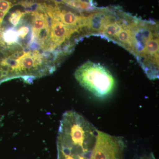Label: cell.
Segmentation results:
<instances>
[{
	"label": "cell",
	"instance_id": "6da1fadb",
	"mask_svg": "<svg viewBox=\"0 0 159 159\" xmlns=\"http://www.w3.org/2000/svg\"><path fill=\"white\" fill-rule=\"evenodd\" d=\"M74 76L83 88L99 98L108 97L116 86L115 78L100 64L88 61L78 67Z\"/></svg>",
	"mask_w": 159,
	"mask_h": 159
},
{
	"label": "cell",
	"instance_id": "7a4b0ae2",
	"mask_svg": "<svg viewBox=\"0 0 159 159\" xmlns=\"http://www.w3.org/2000/svg\"><path fill=\"white\" fill-rule=\"evenodd\" d=\"M124 148L122 138L98 130L90 159H123Z\"/></svg>",
	"mask_w": 159,
	"mask_h": 159
},
{
	"label": "cell",
	"instance_id": "3957f363",
	"mask_svg": "<svg viewBox=\"0 0 159 159\" xmlns=\"http://www.w3.org/2000/svg\"><path fill=\"white\" fill-rule=\"evenodd\" d=\"M27 11L32 16V35L30 43L32 44L38 41L40 46L46 49L51 32L48 16L40 4H38L36 9L34 11L28 10Z\"/></svg>",
	"mask_w": 159,
	"mask_h": 159
},
{
	"label": "cell",
	"instance_id": "277c9868",
	"mask_svg": "<svg viewBox=\"0 0 159 159\" xmlns=\"http://www.w3.org/2000/svg\"><path fill=\"white\" fill-rule=\"evenodd\" d=\"M50 20L51 32L46 49L53 51L65 43L70 48H72L73 45L68 43L69 41L73 35L81 31L66 25L57 19L50 18Z\"/></svg>",
	"mask_w": 159,
	"mask_h": 159
},
{
	"label": "cell",
	"instance_id": "5b68a950",
	"mask_svg": "<svg viewBox=\"0 0 159 159\" xmlns=\"http://www.w3.org/2000/svg\"><path fill=\"white\" fill-rule=\"evenodd\" d=\"M50 1L61 3L80 12L90 11L96 7L94 5H92L86 0H50Z\"/></svg>",
	"mask_w": 159,
	"mask_h": 159
},
{
	"label": "cell",
	"instance_id": "8992f818",
	"mask_svg": "<svg viewBox=\"0 0 159 159\" xmlns=\"http://www.w3.org/2000/svg\"><path fill=\"white\" fill-rule=\"evenodd\" d=\"M2 36L4 43L9 45L14 44L18 42L19 38L17 30L13 28H8L3 31Z\"/></svg>",
	"mask_w": 159,
	"mask_h": 159
},
{
	"label": "cell",
	"instance_id": "52a82bcc",
	"mask_svg": "<svg viewBox=\"0 0 159 159\" xmlns=\"http://www.w3.org/2000/svg\"><path fill=\"white\" fill-rule=\"evenodd\" d=\"M26 13L20 10H16L10 14L9 18V22L14 26H17L19 23L20 20L25 16Z\"/></svg>",
	"mask_w": 159,
	"mask_h": 159
},
{
	"label": "cell",
	"instance_id": "ba28073f",
	"mask_svg": "<svg viewBox=\"0 0 159 159\" xmlns=\"http://www.w3.org/2000/svg\"><path fill=\"white\" fill-rule=\"evenodd\" d=\"M29 31H30V29L28 26H22L17 30L19 37H20L23 39H25V38L26 36L29 34Z\"/></svg>",
	"mask_w": 159,
	"mask_h": 159
},
{
	"label": "cell",
	"instance_id": "9c48e42d",
	"mask_svg": "<svg viewBox=\"0 0 159 159\" xmlns=\"http://www.w3.org/2000/svg\"><path fill=\"white\" fill-rule=\"evenodd\" d=\"M2 32L1 30V27H0V45L2 46H4L6 45L5 43L3 41L2 39Z\"/></svg>",
	"mask_w": 159,
	"mask_h": 159
},
{
	"label": "cell",
	"instance_id": "30bf717a",
	"mask_svg": "<svg viewBox=\"0 0 159 159\" xmlns=\"http://www.w3.org/2000/svg\"><path fill=\"white\" fill-rule=\"evenodd\" d=\"M86 1L88 2L89 3H90V4H92V5H94L93 3V0H86Z\"/></svg>",
	"mask_w": 159,
	"mask_h": 159
}]
</instances>
